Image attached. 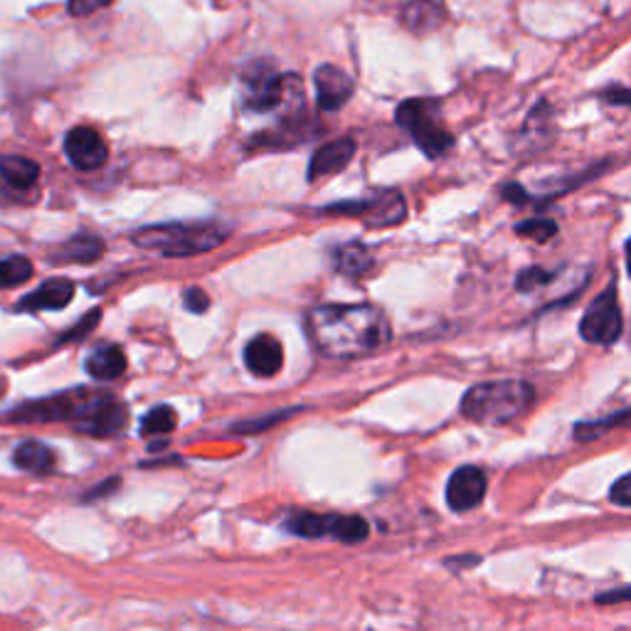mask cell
Here are the masks:
<instances>
[{
  "label": "cell",
  "instance_id": "cell-1",
  "mask_svg": "<svg viewBox=\"0 0 631 631\" xmlns=\"http://www.w3.org/2000/svg\"><path fill=\"white\" fill-rule=\"evenodd\" d=\"M314 346L330 358H360L388 346L390 324L385 314L368 304H328L306 316Z\"/></svg>",
  "mask_w": 631,
  "mask_h": 631
},
{
  "label": "cell",
  "instance_id": "cell-2",
  "mask_svg": "<svg viewBox=\"0 0 631 631\" xmlns=\"http://www.w3.org/2000/svg\"><path fill=\"white\" fill-rule=\"evenodd\" d=\"M533 402L535 390L531 382L513 378L489 380L467 390V395L461 398V415L476 424L501 427L523 417Z\"/></svg>",
  "mask_w": 631,
  "mask_h": 631
},
{
  "label": "cell",
  "instance_id": "cell-3",
  "mask_svg": "<svg viewBox=\"0 0 631 631\" xmlns=\"http://www.w3.org/2000/svg\"><path fill=\"white\" fill-rule=\"evenodd\" d=\"M244 107L250 111H274L286 107L292 121L304 109L302 79L296 75H279L272 62L257 59L242 72Z\"/></svg>",
  "mask_w": 631,
  "mask_h": 631
},
{
  "label": "cell",
  "instance_id": "cell-4",
  "mask_svg": "<svg viewBox=\"0 0 631 631\" xmlns=\"http://www.w3.org/2000/svg\"><path fill=\"white\" fill-rule=\"evenodd\" d=\"M141 250L163 257H193L210 252L227 240L222 227L213 225H151L131 237Z\"/></svg>",
  "mask_w": 631,
  "mask_h": 631
},
{
  "label": "cell",
  "instance_id": "cell-5",
  "mask_svg": "<svg viewBox=\"0 0 631 631\" xmlns=\"http://www.w3.org/2000/svg\"><path fill=\"white\" fill-rule=\"evenodd\" d=\"M109 402H113L111 392L105 390H87L77 388L69 392H59L55 398L25 402L18 410L10 412V420L13 422H57V420H75L85 422L89 417H95L101 407H107Z\"/></svg>",
  "mask_w": 631,
  "mask_h": 631
},
{
  "label": "cell",
  "instance_id": "cell-6",
  "mask_svg": "<svg viewBox=\"0 0 631 631\" xmlns=\"http://www.w3.org/2000/svg\"><path fill=\"white\" fill-rule=\"evenodd\" d=\"M395 121L405 129L427 159H442L452 151L454 137L439 123V101L407 99L395 111Z\"/></svg>",
  "mask_w": 631,
  "mask_h": 631
},
{
  "label": "cell",
  "instance_id": "cell-7",
  "mask_svg": "<svg viewBox=\"0 0 631 631\" xmlns=\"http://www.w3.org/2000/svg\"><path fill=\"white\" fill-rule=\"evenodd\" d=\"M622 330H624V318L622 308H619L617 284H609L605 292L587 306L583 320H579V334H583L587 344L609 346L617 344Z\"/></svg>",
  "mask_w": 631,
  "mask_h": 631
},
{
  "label": "cell",
  "instance_id": "cell-8",
  "mask_svg": "<svg viewBox=\"0 0 631 631\" xmlns=\"http://www.w3.org/2000/svg\"><path fill=\"white\" fill-rule=\"evenodd\" d=\"M324 213L358 217V220H363L368 227H392L405 220L407 203L398 191H380L363 200L328 205Z\"/></svg>",
  "mask_w": 631,
  "mask_h": 631
},
{
  "label": "cell",
  "instance_id": "cell-9",
  "mask_svg": "<svg viewBox=\"0 0 631 631\" xmlns=\"http://www.w3.org/2000/svg\"><path fill=\"white\" fill-rule=\"evenodd\" d=\"M65 153L69 163L79 171H97L109 159V149L101 133L89 127H77L67 133Z\"/></svg>",
  "mask_w": 631,
  "mask_h": 631
},
{
  "label": "cell",
  "instance_id": "cell-10",
  "mask_svg": "<svg viewBox=\"0 0 631 631\" xmlns=\"http://www.w3.org/2000/svg\"><path fill=\"white\" fill-rule=\"evenodd\" d=\"M486 474L479 467H461L447 481V503L454 513H467L476 509L486 496Z\"/></svg>",
  "mask_w": 631,
  "mask_h": 631
},
{
  "label": "cell",
  "instance_id": "cell-11",
  "mask_svg": "<svg viewBox=\"0 0 631 631\" xmlns=\"http://www.w3.org/2000/svg\"><path fill=\"white\" fill-rule=\"evenodd\" d=\"M314 85L318 107L324 111H338L340 107H346L356 89L353 79L336 65H320L314 75Z\"/></svg>",
  "mask_w": 631,
  "mask_h": 631
},
{
  "label": "cell",
  "instance_id": "cell-12",
  "mask_svg": "<svg viewBox=\"0 0 631 631\" xmlns=\"http://www.w3.org/2000/svg\"><path fill=\"white\" fill-rule=\"evenodd\" d=\"M244 366L257 378H274L284 368V348L274 336H254L244 348Z\"/></svg>",
  "mask_w": 631,
  "mask_h": 631
},
{
  "label": "cell",
  "instance_id": "cell-13",
  "mask_svg": "<svg viewBox=\"0 0 631 631\" xmlns=\"http://www.w3.org/2000/svg\"><path fill=\"white\" fill-rule=\"evenodd\" d=\"M356 141L353 139H336L320 146L312 165H308V181H318V178H328V175H336L346 168L350 159L356 156Z\"/></svg>",
  "mask_w": 631,
  "mask_h": 631
},
{
  "label": "cell",
  "instance_id": "cell-14",
  "mask_svg": "<svg viewBox=\"0 0 631 631\" xmlns=\"http://www.w3.org/2000/svg\"><path fill=\"white\" fill-rule=\"evenodd\" d=\"M72 296H75V284H72L69 279H53V282L43 284L40 289H35L33 294L25 296L18 308H23V312L30 314L47 312V308L57 312V308H65L72 302Z\"/></svg>",
  "mask_w": 631,
  "mask_h": 631
},
{
  "label": "cell",
  "instance_id": "cell-15",
  "mask_svg": "<svg viewBox=\"0 0 631 631\" xmlns=\"http://www.w3.org/2000/svg\"><path fill=\"white\" fill-rule=\"evenodd\" d=\"M444 8L437 0H410L402 8V23H405L412 33L427 35L432 30H437L444 23Z\"/></svg>",
  "mask_w": 631,
  "mask_h": 631
},
{
  "label": "cell",
  "instance_id": "cell-16",
  "mask_svg": "<svg viewBox=\"0 0 631 631\" xmlns=\"http://www.w3.org/2000/svg\"><path fill=\"white\" fill-rule=\"evenodd\" d=\"M75 427L79 432L91 434V437H117V434L127 427V410L113 400L107 407H101L95 417L77 422Z\"/></svg>",
  "mask_w": 631,
  "mask_h": 631
},
{
  "label": "cell",
  "instance_id": "cell-17",
  "mask_svg": "<svg viewBox=\"0 0 631 631\" xmlns=\"http://www.w3.org/2000/svg\"><path fill=\"white\" fill-rule=\"evenodd\" d=\"M13 461H15L18 469H23L28 474H37V476L55 471V464H57L55 452L45 447V444H40V442L20 444L13 454Z\"/></svg>",
  "mask_w": 631,
  "mask_h": 631
},
{
  "label": "cell",
  "instance_id": "cell-18",
  "mask_svg": "<svg viewBox=\"0 0 631 631\" xmlns=\"http://www.w3.org/2000/svg\"><path fill=\"white\" fill-rule=\"evenodd\" d=\"M127 370V356L119 346H101L87 360V372L97 380H117Z\"/></svg>",
  "mask_w": 631,
  "mask_h": 631
},
{
  "label": "cell",
  "instance_id": "cell-19",
  "mask_svg": "<svg viewBox=\"0 0 631 631\" xmlns=\"http://www.w3.org/2000/svg\"><path fill=\"white\" fill-rule=\"evenodd\" d=\"M372 264H376V260H372L368 247L360 242L340 244L334 252V266L346 276H363L366 272H370Z\"/></svg>",
  "mask_w": 631,
  "mask_h": 631
},
{
  "label": "cell",
  "instance_id": "cell-20",
  "mask_svg": "<svg viewBox=\"0 0 631 631\" xmlns=\"http://www.w3.org/2000/svg\"><path fill=\"white\" fill-rule=\"evenodd\" d=\"M0 178H3L10 188L28 191L40 178V165L23 156H3L0 159Z\"/></svg>",
  "mask_w": 631,
  "mask_h": 631
},
{
  "label": "cell",
  "instance_id": "cell-21",
  "mask_svg": "<svg viewBox=\"0 0 631 631\" xmlns=\"http://www.w3.org/2000/svg\"><path fill=\"white\" fill-rule=\"evenodd\" d=\"M101 254H105V242H101L97 235H77L62 244L55 257H59L62 262L89 264L97 262Z\"/></svg>",
  "mask_w": 631,
  "mask_h": 631
},
{
  "label": "cell",
  "instance_id": "cell-22",
  "mask_svg": "<svg viewBox=\"0 0 631 631\" xmlns=\"http://www.w3.org/2000/svg\"><path fill=\"white\" fill-rule=\"evenodd\" d=\"M336 519H338V515L298 513V515H292V519L286 521V527H289V531H292L294 535H302V537H324V535L334 537Z\"/></svg>",
  "mask_w": 631,
  "mask_h": 631
},
{
  "label": "cell",
  "instance_id": "cell-23",
  "mask_svg": "<svg viewBox=\"0 0 631 631\" xmlns=\"http://www.w3.org/2000/svg\"><path fill=\"white\" fill-rule=\"evenodd\" d=\"M617 427H631V407L622 410V412H614L612 417H605V420H595V422H577L575 424V439L579 442H592L605 437L609 429H617Z\"/></svg>",
  "mask_w": 631,
  "mask_h": 631
},
{
  "label": "cell",
  "instance_id": "cell-24",
  "mask_svg": "<svg viewBox=\"0 0 631 631\" xmlns=\"http://www.w3.org/2000/svg\"><path fill=\"white\" fill-rule=\"evenodd\" d=\"M30 276H33V262L25 260V257H8V260H0V289L25 284Z\"/></svg>",
  "mask_w": 631,
  "mask_h": 631
},
{
  "label": "cell",
  "instance_id": "cell-25",
  "mask_svg": "<svg viewBox=\"0 0 631 631\" xmlns=\"http://www.w3.org/2000/svg\"><path fill=\"white\" fill-rule=\"evenodd\" d=\"M370 533V525L366 519L360 515H338L336 527H334V537L340 543H363Z\"/></svg>",
  "mask_w": 631,
  "mask_h": 631
},
{
  "label": "cell",
  "instance_id": "cell-26",
  "mask_svg": "<svg viewBox=\"0 0 631 631\" xmlns=\"http://www.w3.org/2000/svg\"><path fill=\"white\" fill-rule=\"evenodd\" d=\"M178 417H175V410L168 405L153 407L146 417L141 422V434L143 437H153V434H168L175 429Z\"/></svg>",
  "mask_w": 631,
  "mask_h": 631
},
{
  "label": "cell",
  "instance_id": "cell-27",
  "mask_svg": "<svg viewBox=\"0 0 631 631\" xmlns=\"http://www.w3.org/2000/svg\"><path fill=\"white\" fill-rule=\"evenodd\" d=\"M515 232L521 237H531L535 242H547L557 235V225L553 220H545V217H533V220L515 225Z\"/></svg>",
  "mask_w": 631,
  "mask_h": 631
},
{
  "label": "cell",
  "instance_id": "cell-28",
  "mask_svg": "<svg viewBox=\"0 0 631 631\" xmlns=\"http://www.w3.org/2000/svg\"><path fill=\"white\" fill-rule=\"evenodd\" d=\"M553 282V272H547V269L541 266H531V269H523L515 279V289H519L521 294H531L535 289H543Z\"/></svg>",
  "mask_w": 631,
  "mask_h": 631
},
{
  "label": "cell",
  "instance_id": "cell-29",
  "mask_svg": "<svg viewBox=\"0 0 631 631\" xmlns=\"http://www.w3.org/2000/svg\"><path fill=\"white\" fill-rule=\"evenodd\" d=\"M113 0H67V10L72 18H87L101 8H109Z\"/></svg>",
  "mask_w": 631,
  "mask_h": 631
},
{
  "label": "cell",
  "instance_id": "cell-30",
  "mask_svg": "<svg viewBox=\"0 0 631 631\" xmlns=\"http://www.w3.org/2000/svg\"><path fill=\"white\" fill-rule=\"evenodd\" d=\"M609 501L622 505V509H631V474L614 481L612 489H609Z\"/></svg>",
  "mask_w": 631,
  "mask_h": 631
},
{
  "label": "cell",
  "instance_id": "cell-31",
  "mask_svg": "<svg viewBox=\"0 0 631 631\" xmlns=\"http://www.w3.org/2000/svg\"><path fill=\"white\" fill-rule=\"evenodd\" d=\"M183 296H185V308H188V312H193V314H205L210 308L208 294H205L203 289H198V286L188 289V292H185Z\"/></svg>",
  "mask_w": 631,
  "mask_h": 631
},
{
  "label": "cell",
  "instance_id": "cell-32",
  "mask_svg": "<svg viewBox=\"0 0 631 631\" xmlns=\"http://www.w3.org/2000/svg\"><path fill=\"white\" fill-rule=\"evenodd\" d=\"M292 415V410H282V412H276L274 417H264L260 422H247V424H235V432H250V434H257V432H262L264 427H272V424L276 422H282L284 417Z\"/></svg>",
  "mask_w": 631,
  "mask_h": 631
},
{
  "label": "cell",
  "instance_id": "cell-33",
  "mask_svg": "<svg viewBox=\"0 0 631 631\" xmlns=\"http://www.w3.org/2000/svg\"><path fill=\"white\" fill-rule=\"evenodd\" d=\"M607 105H614V107H631V89L627 87H619V85H612V87H607L602 95Z\"/></svg>",
  "mask_w": 631,
  "mask_h": 631
},
{
  "label": "cell",
  "instance_id": "cell-34",
  "mask_svg": "<svg viewBox=\"0 0 631 631\" xmlns=\"http://www.w3.org/2000/svg\"><path fill=\"white\" fill-rule=\"evenodd\" d=\"M99 316H101V312H99V308H95V312L87 314V318L81 320V324L75 330H67L65 338H62V340H77V338H81V334H87V328H95L99 324Z\"/></svg>",
  "mask_w": 631,
  "mask_h": 631
},
{
  "label": "cell",
  "instance_id": "cell-35",
  "mask_svg": "<svg viewBox=\"0 0 631 631\" xmlns=\"http://www.w3.org/2000/svg\"><path fill=\"white\" fill-rule=\"evenodd\" d=\"M617 602H631V585L597 597V605H617Z\"/></svg>",
  "mask_w": 631,
  "mask_h": 631
},
{
  "label": "cell",
  "instance_id": "cell-36",
  "mask_svg": "<svg viewBox=\"0 0 631 631\" xmlns=\"http://www.w3.org/2000/svg\"><path fill=\"white\" fill-rule=\"evenodd\" d=\"M503 198L509 200V203H515V205H525L531 195L523 191V185L511 183V185H505V188H503Z\"/></svg>",
  "mask_w": 631,
  "mask_h": 631
},
{
  "label": "cell",
  "instance_id": "cell-37",
  "mask_svg": "<svg viewBox=\"0 0 631 631\" xmlns=\"http://www.w3.org/2000/svg\"><path fill=\"white\" fill-rule=\"evenodd\" d=\"M479 563V557H461V561H447V565L452 567H459V565H476Z\"/></svg>",
  "mask_w": 631,
  "mask_h": 631
},
{
  "label": "cell",
  "instance_id": "cell-38",
  "mask_svg": "<svg viewBox=\"0 0 631 631\" xmlns=\"http://www.w3.org/2000/svg\"><path fill=\"white\" fill-rule=\"evenodd\" d=\"M627 272L631 276V240L627 242Z\"/></svg>",
  "mask_w": 631,
  "mask_h": 631
},
{
  "label": "cell",
  "instance_id": "cell-39",
  "mask_svg": "<svg viewBox=\"0 0 631 631\" xmlns=\"http://www.w3.org/2000/svg\"><path fill=\"white\" fill-rule=\"evenodd\" d=\"M0 392H3V388H0Z\"/></svg>",
  "mask_w": 631,
  "mask_h": 631
}]
</instances>
